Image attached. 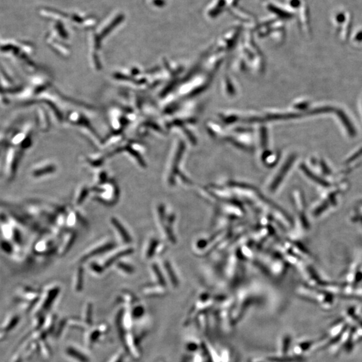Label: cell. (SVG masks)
Instances as JSON below:
<instances>
[{
  "mask_svg": "<svg viewBox=\"0 0 362 362\" xmlns=\"http://www.w3.org/2000/svg\"><path fill=\"white\" fill-rule=\"evenodd\" d=\"M66 353L69 356H72V358H74L81 362H88L89 361V360H88V358L85 356H84L82 353L79 352V351H77L76 349L68 348L67 350H66Z\"/></svg>",
  "mask_w": 362,
  "mask_h": 362,
  "instance_id": "1",
  "label": "cell"
},
{
  "mask_svg": "<svg viewBox=\"0 0 362 362\" xmlns=\"http://www.w3.org/2000/svg\"><path fill=\"white\" fill-rule=\"evenodd\" d=\"M112 223L114 225V226L118 229V232H120V235H122V237H123L124 240L126 241V242H129V241H130V237H129L128 234V232L126 231L124 227L120 224V222H119L117 219H113Z\"/></svg>",
  "mask_w": 362,
  "mask_h": 362,
  "instance_id": "2",
  "label": "cell"
},
{
  "mask_svg": "<svg viewBox=\"0 0 362 362\" xmlns=\"http://www.w3.org/2000/svg\"><path fill=\"white\" fill-rule=\"evenodd\" d=\"M119 267L123 269L124 271L127 272V273H131L133 272L132 268L130 267V266L125 265V264H119Z\"/></svg>",
  "mask_w": 362,
  "mask_h": 362,
  "instance_id": "3",
  "label": "cell"
},
{
  "mask_svg": "<svg viewBox=\"0 0 362 362\" xmlns=\"http://www.w3.org/2000/svg\"><path fill=\"white\" fill-rule=\"evenodd\" d=\"M143 313V308H137L136 311L134 312V315L136 317H139Z\"/></svg>",
  "mask_w": 362,
  "mask_h": 362,
  "instance_id": "4",
  "label": "cell"
}]
</instances>
